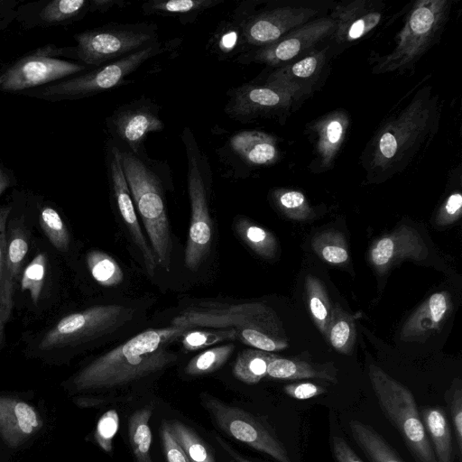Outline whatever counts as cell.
I'll use <instances>...</instances> for the list:
<instances>
[{
  "instance_id": "obj_1",
  "label": "cell",
  "mask_w": 462,
  "mask_h": 462,
  "mask_svg": "<svg viewBox=\"0 0 462 462\" xmlns=\"http://www.w3.org/2000/svg\"><path fill=\"white\" fill-rule=\"evenodd\" d=\"M439 108L431 88L418 91L406 106L389 117L365 151L369 173L390 174L404 170L420 148L435 134Z\"/></svg>"
},
{
  "instance_id": "obj_2",
  "label": "cell",
  "mask_w": 462,
  "mask_h": 462,
  "mask_svg": "<svg viewBox=\"0 0 462 462\" xmlns=\"http://www.w3.org/2000/svg\"><path fill=\"white\" fill-rule=\"evenodd\" d=\"M186 331L174 326L143 331L95 359L74 383L80 390L112 388L160 371L177 358L166 343Z\"/></svg>"
},
{
  "instance_id": "obj_3",
  "label": "cell",
  "mask_w": 462,
  "mask_h": 462,
  "mask_svg": "<svg viewBox=\"0 0 462 462\" xmlns=\"http://www.w3.org/2000/svg\"><path fill=\"white\" fill-rule=\"evenodd\" d=\"M171 326L187 330L197 328L234 329L240 341L265 352L288 346L278 316L270 307L260 302H203L184 310L172 319Z\"/></svg>"
},
{
  "instance_id": "obj_4",
  "label": "cell",
  "mask_w": 462,
  "mask_h": 462,
  "mask_svg": "<svg viewBox=\"0 0 462 462\" xmlns=\"http://www.w3.org/2000/svg\"><path fill=\"white\" fill-rule=\"evenodd\" d=\"M450 9L447 0L414 4L396 35L393 51L377 59L374 73L404 72L411 69L439 38Z\"/></svg>"
},
{
  "instance_id": "obj_5",
  "label": "cell",
  "mask_w": 462,
  "mask_h": 462,
  "mask_svg": "<svg viewBox=\"0 0 462 462\" xmlns=\"http://www.w3.org/2000/svg\"><path fill=\"white\" fill-rule=\"evenodd\" d=\"M121 157L131 196L149 236L157 264L168 271L172 242L159 180L132 152H121Z\"/></svg>"
},
{
  "instance_id": "obj_6",
  "label": "cell",
  "mask_w": 462,
  "mask_h": 462,
  "mask_svg": "<svg viewBox=\"0 0 462 462\" xmlns=\"http://www.w3.org/2000/svg\"><path fill=\"white\" fill-rule=\"evenodd\" d=\"M379 406L420 462H437L411 392L380 367L369 366Z\"/></svg>"
},
{
  "instance_id": "obj_7",
  "label": "cell",
  "mask_w": 462,
  "mask_h": 462,
  "mask_svg": "<svg viewBox=\"0 0 462 462\" xmlns=\"http://www.w3.org/2000/svg\"><path fill=\"white\" fill-rule=\"evenodd\" d=\"M134 310L123 305L90 307L60 319L42 338L43 350L76 346L119 328L129 322Z\"/></svg>"
},
{
  "instance_id": "obj_8",
  "label": "cell",
  "mask_w": 462,
  "mask_h": 462,
  "mask_svg": "<svg viewBox=\"0 0 462 462\" xmlns=\"http://www.w3.org/2000/svg\"><path fill=\"white\" fill-rule=\"evenodd\" d=\"M201 399L203 406L214 422L226 435L272 457L278 462H291L282 442L257 418L210 395L204 394Z\"/></svg>"
},
{
  "instance_id": "obj_9",
  "label": "cell",
  "mask_w": 462,
  "mask_h": 462,
  "mask_svg": "<svg viewBox=\"0 0 462 462\" xmlns=\"http://www.w3.org/2000/svg\"><path fill=\"white\" fill-rule=\"evenodd\" d=\"M310 96L292 86L265 82L244 85L232 95L228 111L242 118L284 116L297 109Z\"/></svg>"
},
{
  "instance_id": "obj_10",
  "label": "cell",
  "mask_w": 462,
  "mask_h": 462,
  "mask_svg": "<svg viewBox=\"0 0 462 462\" xmlns=\"http://www.w3.org/2000/svg\"><path fill=\"white\" fill-rule=\"evenodd\" d=\"M335 21L329 15H321L291 30L274 42L258 48L254 61L273 67H281L319 48L330 39Z\"/></svg>"
},
{
  "instance_id": "obj_11",
  "label": "cell",
  "mask_w": 462,
  "mask_h": 462,
  "mask_svg": "<svg viewBox=\"0 0 462 462\" xmlns=\"http://www.w3.org/2000/svg\"><path fill=\"white\" fill-rule=\"evenodd\" d=\"M188 189L190 201V223L184 252V263L196 270L208 255L211 245L212 225L208 212L206 188L199 163L188 152Z\"/></svg>"
},
{
  "instance_id": "obj_12",
  "label": "cell",
  "mask_w": 462,
  "mask_h": 462,
  "mask_svg": "<svg viewBox=\"0 0 462 462\" xmlns=\"http://www.w3.org/2000/svg\"><path fill=\"white\" fill-rule=\"evenodd\" d=\"M158 51L156 44L145 46L88 74L47 88L42 94L85 96L112 88Z\"/></svg>"
},
{
  "instance_id": "obj_13",
  "label": "cell",
  "mask_w": 462,
  "mask_h": 462,
  "mask_svg": "<svg viewBox=\"0 0 462 462\" xmlns=\"http://www.w3.org/2000/svg\"><path fill=\"white\" fill-rule=\"evenodd\" d=\"M319 7L311 5H286L266 10L245 23L243 35L247 43L261 48L319 17Z\"/></svg>"
},
{
  "instance_id": "obj_14",
  "label": "cell",
  "mask_w": 462,
  "mask_h": 462,
  "mask_svg": "<svg viewBox=\"0 0 462 462\" xmlns=\"http://www.w3.org/2000/svg\"><path fill=\"white\" fill-rule=\"evenodd\" d=\"M146 32L128 29H103L77 36L79 56L87 64L105 61L138 51L152 40Z\"/></svg>"
},
{
  "instance_id": "obj_15",
  "label": "cell",
  "mask_w": 462,
  "mask_h": 462,
  "mask_svg": "<svg viewBox=\"0 0 462 462\" xmlns=\"http://www.w3.org/2000/svg\"><path fill=\"white\" fill-rule=\"evenodd\" d=\"M84 69L76 63L46 56H30L21 60L0 76V88L21 90L50 82Z\"/></svg>"
},
{
  "instance_id": "obj_16",
  "label": "cell",
  "mask_w": 462,
  "mask_h": 462,
  "mask_svg": "<svg viewBox=\"0 0 462 462\" xmlns=\"http://www.w3.org/2000/svg\"><path fill=\"white\" fill-rule=\"evenodd\" d=\"M330 16L335 29L330 40L337 44L352 43L368 34L381 22L382 5L371 0H356L339 4Z\"/></svg>"
},
{
  "instance_id": "obj_17",
  "label": "cell",
  "mask_w": 462,
  "mask_h": 462,
  "mask_svg": "<svg viewBox=\"0 0 462 462\" xmlns=\"http://www.w3.org/2000/svg\"><path fill=\"white\" fill-rule=\"evenodd\" d=\"M110 168L114 193L120 214L134 242L142 253L148 273L150 275H153L157 266L156 257L152 247L149 245L143 235L131 192L124 173L121 152L116 148L113 150Z\"/></svg>"
},
{
  "instance_id": "obj_18",
  "label": "cell",
  "mask_w": 462,
  "mask_h": 462,
  "mask_svg": "<svg viewBox=\"0 0 462 462\" xmlns=\"http://www.w3.org/2000/svg\"><path fill=\"white\" fill-rule=\"evenodd\" d=\"M330 44L319 47L306 55L276 68L266 79V82H277L297 88L311 96L318 83L325 75Z\"/></svg>"
},
{
  "instance_id": "obj_19",
  "label": "cell",
  "mask_w": 462,
  "mask_h": 462,
  "mask_svg": "<svg viewBox=\"0 0 462 462\" xmlns=\"http://www.w3.org/2000/svg\"><path fill=\"white\" fill-rule=\"evenodd\" d=\"M427 255L428 248L420 235L414 228L403 226L378 240L371 250L370 259L383 272L401 260H421Z\"/></svg>"
},
{
  "instance_id": "obj_20",
  "label": "cell",
  "mask_w": 462,
  "mask_h": 462,
  "mask_svg": "<svg viewBox=\"0 0 462 462\" xmlns=\"http://www.w3.org/2000/svg\"><path fill=\"white\" fill-rule=\"evenodd\" d=\"M28 236L23 228H12L7 242V253L0 283V349L5 343V328L13 310L15 282L28 252Z\"/></svg>"
},
{
  "instance_id": "obj_21",
  "label": "cell",
  "mask_w": 462,
  "mask_h": 462,
  "mask_svg": "<svg viewBox=\"0 0 462 462\" xmlns=\"http://www.w3.org/2000/svg\"><path fill=\"white\" fill-rule=\"evenodd\" d=\"M348 116L342 110L332 111L310 125L316 136L315 152L318 170H328L344 143L348 127Z\"/></svg>"
},
{
  "instance_id": "obj_22",
  "label": "cell",
  "mask_w": 462,
  "mask_h": 462,
  "mask_svg": "<svg viewBox=\"0 0 462 462\" xmlns=\"http://www.w3.org/2000/svg\"><path fill=\"white\" fill-rule=\"evenodd\" d=\"M449 308L450 302L447 292L433 293L403 325L401 338L408 341L426 337L430 332L439 328Z\"/></svg>"
},
{
  "instance_id": "obj_23",
  "label": "cell",
  "mask_w": 462,
  "mask_h": 462,
  "mask_svg": "<svg viewBox=\"0 0 462 462\" xmlns=\"http://www.w3.org/2000/svg\"><path fill=\"white\" fill-rule=\"evenodd\" d=\"M230 145L246 163L254 166L273 164L279 157L274 136L261 131L239 132L230 139Z\"/></svg>"
},
{
  "instance_id": "obj_24",
  "label": "cell",
  "mask_w": 462,
  "mask_h": 462,
  "mask_svg": "<svg viewBox=\"0 0 462 462\" xmlns=\"http://www.w3.org/2000/svg\"><path fill=\"white\" fill-rule=\"evenodd\" d=\"M116 132L131 149L136 152L145 136L151 132L161 131L162 122L147 109H127L114 119Z\"/></svg>"
},
{
  "instance_id": "obj_25",
  "label": "cell",
  "mask_w": 462,
  "mask_h": 462,
  "mask_svg": "<svg viewBox=\"0 0 462 462\" xmlns=\"http://www.w3.org/2000/svg\"><path fill=\"white\" fill-rule=\"evenodd\" d=\"M336 372L335 367L331 365H317L275 356L267 366L266 375L282 380L317 378L337 382Z\"/></svg>"
},
{
  "instance_id": "obj_26",
  "label": "cell",
  "mask_w": 462,
  "mask_h": 462,
  "mask_svg": "<svg viewBox=\"0 0 462 462\" xmlns=\"http://www.w3.org/2000/svg\"><path fill=\"white\" fill-rule=\"evenodd\" d=\"M0 426L10 436L32 434L39 427L35 411L26 402L0 399Z\"/></svg>"
},
{
  "instance_id": "obj_27",
  "label": "cell",
  "mask_w": 462,
  "mask_h": 462,
  "mask_svg": "<svg viewBox=\"0 0 462 462\" xmlns=\"http://www.w3.org/2000/svg\"><path fill=\"white\" fill-rule=\"evenodd\" d=\"M349 428L356 444L371 462H402L394 449L370 426L353 420Z\"/></svg>"
},
{
  "instance_id": "obj_28",
  "label": "cell",
  "mask_w": 462,
  "mask_h": 462,
  "mask_svg": "<svg viewBox=\"0 0 462 462\" xmlns=\"http://www.w3.org/2000/svg\"><path fill=\"white\" fill-rule=\"evenodd\" d=\"M422 423L430 435L437 462H451V431L446 415L440 408H427L422 411Z\"/></svg>"
},
{
  "instance_id": "obj_29",
  "label": "cell",
  "mask_w": 462,
  "mask_h": 462,
  "mask_svg": "<svg viewBox=\"0 0 462 462\" xmlns=\"http://www.w3.org/2000/svg\"><path fill=\"white\" fill-rule=\"evenodd\" d=\"M152 414V407L146 406L135 411L129 417L128 436L136 462H152L150 453L152 432L149 424Z\"/></svg>"
},
{
  "instance_id": "obj_30",
  "label": "cell",
  "mask_w": 462,
  "mask_h": 462,
  "mask_svg": "<svg viewBox=\"0 0 462 462\" xmlns=\"http://www.w3.org/2000/svg\"><path fill=\"white\" fill-rule=\"evenodd\" d=\"M274 356L259 349H245L236 357L233 374L246 384H255L266 375L267 366Z\"/></svg>"
},
{
  "instance_id": "obj_31",
  "label": "cell",
  "mask_w": 462,
  "mask_h": 462,
  "mask_svg": "<svg viewBox=\"0 0 462 462\" xmlns=\"http://www.w3.org/2000/svg\"><path fill=\"white\" fill-rule=\"evenodd\" d=\"M235 229L240 238L256 254L264 258L274 256L277 245L270 232L245 217L236 220Z\"/></svg>"
},
{
  "instance_id": "obj_32",
  "label": "cell",
  "mask_w": 462,
  "mask_h": 462,
  "mask_svg": "<svg viewBox=\"0 0 462 462\" xmlns=\"http://www.w3.org/2000/svg\"><path fill=\"white\" fill-rule=\"evenodd\" d=\"M327 337L337 351L351 352L356 340L355 322L337 304L332 310Z\"/></svg>"
},
{
  "instance_id": "obj_33",
  "label": "cell",
  "mask_w": 462,
  "mask_h": 462,
  "mask_svg": "<svg viewBox=\"0 0 462 462\" xmlns=\"http://www.w3.org/2000/svg\"><path fill=\"white\" fill-rule=\"evenodd\" d=\"M306 289L310 310L320 332L327 337L333 307L323 284L314 276L309 275Z\"/></svg>"
},
{
  "instance_id": "obj_34",
  "label": "cell",
  "mask_w": 462,
  "mask_h": 462,
  "mask_svg": "<svg viewBox=\"0 0 462 462\" xmlns=\"http://www.w3.org/2000/svg\"><path fill=\"white\" fill-rule=\"evenodd\" d=\"M87 264L94 280L102 286H116L124 280L122 268L106 253L91 250L87 254Z\"/></svg>"
},
{
  "instance_id": "obj_35",
  "label": "cell",
  "mask_w": 462,
  "mask_h": 462,
  "mask_svg": "<svg viewBox=\"0 0 462 462\" xmlns=\"http://www.w3.org/2000/svg\"><path fill=\"white\" fill-rule=\"evenodd\" d=\"M168 425L190 462H215L207 444L189 427L177 420Z\"/></svg>"
},
{
  "instance_id": "obj_36",
  "label": "cell",
  "mask_w": 462,
  "mask_h": 462,
  "mask_svg": "<svg viewBox=\"0 0 462 462\" xmlns=\"http://www.w3.org/2000/svg\"><path fill=\"white\" fill-rule=\"evenodd\" d=\"M235 349L233 344L209 348L193 357L186 366V373L192 376L212 373L222 366Z\"/></svg>"
},
{
  "instance_id": "obj_37",
  "label": "cell",
  "mask_w": 462,
  "mask_h": 462,
  "mask_svg": "<svg viewBox=\"0 0 462 462\" xmlns=\"http://www.w3.org/2000/svg\"><path fill=\"white\" fill-rule=\"evenodd\" d=\"M312 246L329 263L339 264L348 259L344 237L339 233L329 231L317 236L312 240Z\"/></svg>"
},
{
  "instance_id": "obj_38",
  "label": "cell",
  "mask_w": 462,
  "mask_h": 462,
  "mask_svg": "<svg viewBox=\"0 0 462 462\" xmlns=\"http://www.w3.org/2000/svg\"><path fill=\"white\" fill-rule=\"evenodd\" d=\"M40 225L46 236L59 251L65 252L69 245V234L60 214L52 208L41 210Z\"/></svg>"
},
{
  "instance_id": "obj_39",
  "label": "cell",
  "mask_w": 462,
  "mask_h": 462,
  "mask_svg": "<svg viewBox=\"0 0 462 462\" xmlns=\"http://www.w3.org/2000/svg\"><path fill=\"white\" fill-rule=\"evenodd\" d=\"M237 338L234 329L187 330L182 334L181 343L188 351L203 349L211 345Z\"/></svg>"
},
{
  "instance_id": "obj_40",
  "label": "cell",
  "mask_w": 462,
  "mask_h": 462,
  "mask_svg": "<svg viewBox=\"0 0 462 462\" xmlns=\"http://www.w3.org/2000/svg\"><path fill=\"white\" fill-rule=\"evenodd\" d=\"M46 255L40 253L24 268L21 287L23 291H28L32 301L36 304L42 293L46 274Z\"/></svg>"
},
{
  "instance_id": "obj_41",
  "label": "cell",
  "mask_w": 462,
  "mask_h": 462,
  "mask_svg": "<svg viewBox=\"0 0 462 462\" xmlns=\"http://www.w3.org/2000/svg\"><path fill=\"white\" fill-rule=\"evenodd\" d=\"M273 199L278 208L291 218L300 220L310 215V208L304 194L298 190L276 189Z\"/></svg>"
},
{
  "instance_id": "obj_42",
  "label": "cell",
  "mask_w": 462,
  "mask_h": 462,
  "mask_svg": "<svg viewBox=\"0 0 462 462\" xmlns=\"http://www.w3.org/2000/svg\"><path fill=\"white\" fill-rule=\"evenodd\" d=\"M216 0H170L152 1L143 5L147 13L188 14L211 7L217 4Z\"/></svg>"
},
{
  "instance_id": "obj_43",
  "label": "cell",
  "mask_w": 462,
  "mask_h": 462,
  "mask_svg": "<svg viewBox=\"0 0 462 462\" xmlns=\"http://www.w3.org/2000/svg\"><path fill=\"white\" fill-rule=\"evenodd\" d=\"M119 428V416L116 410H108L104 413L97 425L96 439L106 452L112 450V442Z\"/></svg>"
},
{
  "instance_id": "obj_44",
  "label": "cell",
  "mask_w": 462,
  "mask_h": 462,
  "mask_svg": "<svg viewBox=\"0 0 462 462\" xmlns=\"http://www.w3.org/2000/svg\"><path fill=\"white\" fill-rule=\"evenodd\" d=\"M85 4L84 0L54 1L42 10V17L47 22H60L75 15Z\"/></svg>"
},
{
  "instance_id": "obj_45",
  "label": "cell",
  "mask_w": 462,
  "mask_h": 462,
  "mask_svg": "<svg viewBox=\"0 0 462 462\" xmlns=\"http://www.w3.org/2000/svg\"><path fill=\"white\" fill-rule=\"evenodd\" d=\"M161 439L167 462H190L182 448L172 436L167 422H164L162 426Z\"/></svg>"
},
{
  "instance_id": "obj_46",
  "label": "cell",
  "mask_w": 462,
  "mask_h": 462,
  "mask_svg": "<svg viewBox=\"0 0 462 462\" xmlns=\"http://www.w3.org/2000/svg\"><path fill=\"white\" fill-rule=\"evenodd\" d=\"M462 196L459 192L452 193L440 208L437 223L445 226L456 221L461 215Z\"/></svg>"
},
{
  "instance_id": "obj_47",
  "label": "cell",
  "mask_w": 462,
  "mask_h": 462,
  "mask_svg": "<svg viewBox=\"0 0 462 462\" xmlns=\"http://www.w3.org/2000/svg\"><path fill=\"white\" fill-rule=\"evenodd\" d=\"M283 390L287 395L296 400L311 399L327 392L324 387L309 382L287 384Z\"/></svg>"
},
{
  "instance_id": "obj_48",
  "label": "cell",
  "mask_w": 462,
  "mask_h": 462,
  "mask_svg": "<svg viewBox=\"0 0 462 462\" xmlns=\"http://www.w3.org/2000/svg\"><path fill=\"white\" fill-rule=\"evenodd\" d=\"M450 415L455 430V438L459 453L462 450V395L461 390L457 389L449 402Z\"/></svg>"
},
{
  "instance_id": "obj_49",
  "label": "cell",
  "mask_w": 462,
  "mask_h": 462,
  "mask_svg": "<svg viewBox=\"0 0 462 462\" xmlns=\"http://www.w3.org/2000/svg\"><path fill=\"white\" fill-rule=\"evenodd\" d=\"M331 448L337 462H363L346 440L338 436H333Z\"/></svg>"
},
{
  "instance_id": "obj_50",
  "label": "cell",
  "mask_w": 462,
  "mask_h": 462,
  "mask_svg": "<svg viewBox=\"0 0 462 462\" xmlns=\"http://www.w3.org/2000/svg\"><path fill=\"white\" fill-rule=\"evenodd\" d=\"M10 210L8 207L0 208V283L7 253L6 222Z\"/></svg>"
},
{
  "instance_id": "obj_51",
  "label": "cell",
  "mask_w": 462,
  "mask_h": 462,
  "mask_svg": "<svg viewBox=\"0 0 462 462\" xmlns=\"http://www.w3.org/2000/svg\"><path fill=\"white\" fill-rule=\"evenodd\" d=\"M217 441L219 444L222 445L223 448L225 450H226L234 458L236 462H253V461H250V460H247L244 457H242L241 456H239L238 454H236L228 445H226L221 439L217 438Z\"/></svg>"
},
{
  "instance_id": "obj_52",
  "label": "cell",
  "mask_w": 462,
  "mask_h": 462,
  "mask_svg": "<svg viewBox=\"0 0 462 462\" xmlns=\"http://www.w3.org/2000/svg\"><path fill=\"white\" fill-rule=\"evenodd\" d=\"M8 183L9 181L7 177L0 171V195L8 186Z\"/></svg>"
},
{
  "instance_id": "obj_53",
  "label": "cell",
  "mask_w": 462,
  "mask_h": 462,
  "mask_svg": "<svg viewBox=\"0 0 462 462\" xmlns=\"http://www.w3.org/2000/svg\"><path fill=\"white\" fill-rule=\"evenodd\" d=\"M233 462H234V461H233ZM235 462H236V461H235Z\"/></svg>"
}]
</instances>
